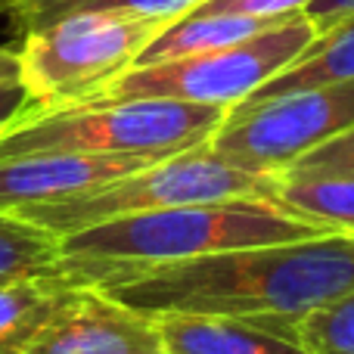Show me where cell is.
<instances>
[{
  "instance_id": "cell-1",
  "label": "cell",
  "mask_w": 354,
  "mask_h": 354,
  "mask_svg": "<svg viewBox=\"0 0 354 354\" xmlns=\"http://www.w3.org/2000/svg\"><path fill=\"white\" fill-rule=\"evenodd\" d=\"M91 289L149 320L165 314L295 320L354 289V233L326 230L156 264Z\"/></svg>"
},
{
  "instance_id": "cell-2",
  "label": "cell",
  "mask_w": 354,
  "mask_h": 354,
  "mask_svg": "<svg viewBox=\"0 0 354 354\" xmlns=\"http://www.w3.org/2000/svg\"><path fill=\"white\" fill-rule=\"evenodd\" d=\"M326 230L330 227L299 218L268 196H239V199L124 214L56 239H59L62 277L75 286H100L112 277L134 274L156 264L187 261L249 245L289 243Z\"/></svg>"
},
{
  "instance_id": "cell-3",
  "label": "cell",
  "mask_w": 354,
  "mask_h": 354,
  "mask_svg": "<svg viewBox=\"0 0 354 354\" xmlns=\"http://www.w3.org/2000/svg\"><path fill=\"white\" fill-rule=\"evenodd\" d=\"M221 106L180 100H81L31 106L0 134V159L31 153L174 156L212 140L224 124Z\"/></svg>"
},
{
  "instance_id": "cell-4",
  "label": "cell",
  "mask_w": 354,
  "mask_h": 354,
  "mask_svg": "<svg viewBox=\"0 0 354 354\" xmlns=\"http://www.w3.org/2000/svg\"><path fill=\"white\" fill-rule=\"evenodd\" d=\"M165 22L109 10H75L19 37V81L35 106L78 103L128 72Z\"/></svg>"
},
{
  "instance_id": "cell-5",
  "label": "cell",
  "mask_w": 354,
  "mask_h": 354,
  "mask_svg": "<svg viewBox=\"0 0 354 354\" xmlns=\"http://www.w3.org/2000/svg\"><path fill=\"white\" fill-rule=\"evenodd\" d=\"M320 31L305 16H289L249 41L180 59L131 66L87 100H180L230 112L258 87L292 66ZM81 103V100H78Z\"/></svg>"
},
{
  "instance_id": "cell-6",
  "label": "cell",
  "mask_w": 354,
  "mask_h": 354,
  "mask_svg": "<svg viewBox=\"0 0 354 354\" xmlns=\"http://www.w3.org/2000/svg\"><path fill=\"white\" fill-rule=\"evenodd\" d=\"M270 180L274 177L252 174L224 162L205 140L183 153L165 156L140 171L118 177L100 189H91V193L25 208L19 212V218L44 227L53 236H66V233L84 230L100 221L124 218V214L239 199V196H268L270 199Z\"/></svg>"
},
{
  "instance_id": "cell-7",
  "label": "cell",
  "mask_w": 354,
  "mask_h": 354,
  "mask_svg": "<svg viewBox=\"0 0 354 354\" xmlns=\"http://www.w3.org/2000/svg\"><path fill=\"white\" fill-rule=\"evenodd\" d=\"M351 124L354 81H339L233 106L208 143L230 165L274 177Z\"/></svg>"
},
{
  "instance_id": "cell-8",
  "label": "cell",
  "mask_w": 354,
  "mask_h": 354,
  "mask_svg": "<svg viewBox=\"0 0 354 354\" xmlns=\"http://www.w3.org/2000/svg\"><path fill=\"white\" fill-rule=\"evenodd\" d=\"M165 159V156H162ZM159 162L156 156H93V153H31L0 159V212H25L91 193L118 177Z\"/></svg>"
},
{
  "instance_id": "cell-9",
  "label": "cell",
  "mask_w": 354,
  "mask_h": 354,
  "mask_svg": "<svg viewBox=\"0 0 354 354\" xmlns=\"http://www.w3.org/2000/svg\"><path fill=\"white\" fill-rule=\"evenodd\" d=\"M162 351L156 320L112 301L100 289L78 286L53 324L25 354H156Z\"/></svg>"
},
{
  "instance_id": "cell-10",
  "label": "cell",
  "mask_w": 354,
  "mask_h": 354,
  "mask_svg": "<svg viewBox=\"0 0 354 354\" xmlns=\"http://www.w3.org/2000/svg\"><path fill=\"white\" fill-rule=\"evenodd\" d=\"M162 351L168 354H308L261 317L165 314L156 317Z\"/></svg>"
},
{
  "instance_id": "cell-11",
  "label": "cell",
  "mask_w": 354,
  "mask_h": 354,
  "mask_svg": "<svg viewBox=\"0 0 354 354\" xmlns=\"http://www.w3.org/2000/svg\"><path fill=\"white\" fill-rule=\"evenodd\" d=\"M277 22H283V19H255V16H236V12L193 10L187 16L168 22L143 47V53L137 56L134 66H149V62L180 59V56H196V53H208V50L230 47V44L261 35L264 28H270Z\"/></svg>"
},
{
  "instance_id": "cell-12",
  "label": "cell",
  "mask_w": 354,
  "mask_h": 354,
  "mask_svg": "<svg viewBox=\"0 0 354 354\" xmlns=\"http://www.w3.org/2000/svg\"><path fill=\"white\" fill-rule=\"evenodd\" d=\"M75 283L66 277H35L0 286V354H25L72 301Z\"/></svg>"
},
{
  "instance_id": "cell-13",
  "label": "cell",
  "mask_w": 354,
  "mask_h": 354,
  "mask_svg": "<svg viewBox=\"0 0 354 354\" xmlns=\"http://www.w3.org/2000/svg\"><path fill=\"white\" fill-rule=\"evenodd\" d=\"M339 81H354V12L320 28L311 47L292 66H286L277 78L258 87L243 103H261L270 97H283V93L305 91V87L339 84Z\"/></svg>"
},
{
  "instance_id": "cell-14",
  "label": "cell",
  "mask_w": 354,
  "mask_h": 354,
  "mask_svg": "<svg viewBox=\"0 0 354 354\" xmlns=\"http://www.w3.org/2000/svg\"><path fill=\"white\" fill-rule=\"evenodd\" d=\"M270 199L305 221L354 233V177L345 174H274Z\"/></svg>"
},
{
  "instance_id": "cell-15",
  "label": "cell",
  "mask_w": 354,
  "mask_h": 354,
  "mask_svg": "<svg viewBox=\"0 0 354 354\" xmlns=\"http://www.w3.org/2000/svg\"><path fill=\"white\" fill-rule=\"evenodd\" d=\"M35 277H62L59 239L19 214L0 212V286Z\"/></svg>"
},
{
  "instance_id": "cell-16",
  "label": "cell",
  "mask_w": 354,
  "mask_h": 354,
  "mask_svg": "<svg viewBox=\"0 0 354 354\" xmlns=\"http://www.w3.org/2000/svg\"><path fill=\"white\" fill-rule=\"evenodd\" d=\"M205 0H22L12 12V25L16 31L35 28L56 16H66L75 10H109V12H128V16L156 19V22H174V19L193 12Z\"/></svg>"
},
{
  "instance_id": "cell-17",
  "label": "cell",
  "mask_w": 354,
  "mask_h": 354,
  "mask_svg": "<svg viewBox=\"0 0 354 354\" xmlns=\"http://www.w3.org/2000/svg\"><path fill=\"white\" fill-rule=\"evenodd\" d=\"M289 330L308 354H354V289L289 320Z\"/></svg>"
},
{
  "instance_id": "cell-18",
  "label": "cell",
  "mask_w": 354,
  "mask_h": 354,
  "mask_svg": "<svg viewBox=\"0 0 354 354\" xmlns=\"http://www.w3.org/2000/svg\"><path fill=\"white\" fill-rule=\"evenodd\" d=\"M277 174H345L354 177V124L336 134L333 140L314 147L301 159H295L289 168Z\"/></svg>"
},
{
  "instance_id": "cell-19",
  "label": "cell",
  "mask_w": 354,
  "mask_h": 354,
  "mask_svg": "<svg viewBox=\"0 0 354 354\" xmlns=\"http://www.w3.org/2000/svg\"><path fill=\"white\" fill-rule=\"evenodd\" d=\"M314 0H205L196 10L202 12H236V16H255V19H289L299 16Z\"/></svg>"
},
{
  "instance_id": "cell-20",
  "label": "cell",
  "mask_w": 354,
  "mask_h": 354,
  "mask_svg": "<svg viewBox=\"0 0 354 354\" xmlns=\"http://www.w3.org/2000/svg\"><path fill=\"white\" fill-rule=\"evenodd\" d=\"M31 106H35V100L25 91L22 81L19 78L3 81V84H0V134H3L19 115H25Z\"/></svg>"
},
{
  "instance_id": "cell-21",
  "label": "cell",
  "mask_w": 354,
  "mask_h": 354,
  "mask_svg": "<svg viewBox=\"0 0 354 354\" xmlns=\"http://www.w3.org/2000/svg\"><path fill=\"white\" fill-rule=\"evenodd\" d=\"M354 12V0H314L311 6H308L301 16L308 19V22H314V28H326V25H333L336 19L348 16Z\"/></svg>"
},
{
  "instance_id": "cell-22",
  "label": "cell",
  "mask_w": 354,
  "mask_h": 354,
  "mask_svg": "<svg viewBox=\"0 0 354 354\" xmlns=\"http://www.w3.org/2000/svg\"><path fill=\"white\" fill-rule=\"evenodd\" d=\"M19 78V53L10 47H0V84Z\"/></svg>"
},
{
  "instance_id": "cell-23",
  "label": "cell",
  "mask_w": 354,
  "mask_h": 354,
  "mask_svg": "<svg viewBox=\"0 0 354 354\" xmlns=\"http://www.w3.org/2000/svg\"><path fill=\"white\" fill-rule=\"evenodd\" d=\"M19 3H22V0H0V12H6V16H12Z\"/></svg>"
},
{
  "instance_id": "cell-24",
  "label": "cell",
  "mask_w": 354,
  "mask_h": 354,
  "mask_svg": "<svg viewBox=\"0 0 354 354\" xmlns=\"http://www.w3.org/2000/svg\"><path fill=\"white\" fill-rule=\"evenodd\" d=\"M156 354H168V351H156Z\"/></svg>"
}]
</instances>
